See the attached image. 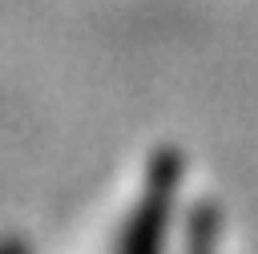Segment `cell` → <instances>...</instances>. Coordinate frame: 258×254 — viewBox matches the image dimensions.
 I'll use <instances>...</instances> for the list:
<instances>
[{
  "mask_svg": "<svg viewBox=\"0 0 258 254\" xmlns=\"http://www.w3.org/2000/svg\"><path fill=\"white\" fill-rule=\"evenodd\" d=\"M185 189H189L185 157L169 145L149 153V161L137 177V189L121 214L109 254H173Z\"/></svg>",
  "mask_w": 258,
  "mask_h": 254,
  "instance_id": "obj_1",
  "label": "cell"
},
{
  "mask_svg": "<svg viewBox=\"0 0 258 254\" xmlns=\"http://www.w3.org/2000/svg\"><path fill=\"white\" fill-rule=\"evenodd\" d=\"M226 250V218L218 202L210 198H185L181 222H177V246L173 254H222Z\"/></svg>",
  "mask_w": 258,
  "mask_h": 254,
  "instance_id": "obj_2",
  "label": "cell"
},
{
  "mask_svg": "<svg viewBox=\"0 0 258 254\" xmlns=\"http://www.w3.org/2000/svg\"><path fill=\"white\" fill-rule=\"evenodd\" d=\"M0 254H36L24 234H0Z\"/></svg>",
  "mask_w": 258,
  "mask_h": 254,
  "instance_id": "obj_3",
  "label": "cell"
}]
</instances>
